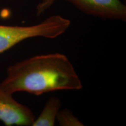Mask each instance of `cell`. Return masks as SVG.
<instances>
[{
  "instance_id": "1",
  "label": "cell",
  "mask_w": 126,
  "mask_h": 126,
  "mask_svg": "<svg viewBox=\"0 0 126 126\" xmlns=\"http://www.w3.org/2000/svg\"><path fill=\"white\" fill-rule=\"evenodd\" d=\"M0 87L9 94L41 95L57 91H78L82 83L65 55L50 53L25 59L9 66Z\"/></svg>"
},
{
  "instance_id": "2",
  "label": "cell",
  "mask_w": 126,
  "mask_h": 126,
  "mask_svg": "<svg viewBox=\"0 0 126 126\" xmlns=\"http://www.w3.org/2000/svg\"><path fill=\"white\" fill-rule=\"evenodd\" d=\"M70 25V20L59 15L51 16L38 24L32 26L0 25V54L29 38H56L64 33Z\"/></svg>"
},
{
  "instance_id": "3",
  "label": "cell",
  "mask_w": 126,
  "mask_h": 126,
  "mask_svg": "<svg viewBox=\"0 0 126 126\" xmlns=\"http://www.w3.org/2000/svg\"><path fill=\"white\" fill-rule=\"evenodd\" d=\"M36 117L31 109L0 87V121L5 126H32Z\"/></svg>"
},
{
  "instance_id": "4",
  "label": "cell",
  "mask_w": 126,
  "mask_h": 126,
  "mask_svg": "<svg viewBox=\"0 0 126 126\" xmlns=\"http://www.w3.org/2000/svg\"><path fill=\"white\" fill-rule=\"evenodd\" d=\"M87 15L113 20H126V6L120 0H65Z\"/></svg>"
},
{
  "instance_id": "5",
  "label": "cell",
  "mask_w": 126,
  "mask_h": 126,
  "mask_svg": "<svg viewBox=\"0 0 126 126\" xmlns=\"http://www.w3.org/2000/svg\"><path fill=\"white\" fill-rule=\"evenodd\" d=\"M61 103L57 97H51L47 100L42 112L34 120L32 126H53L61 109Z\"/></svg>"
},
{
  "instance_id": "6",
  "label": "cell",
  "mask_w": 126,
  "mask_h": 126,
  "mask_svg": "<svg viewBox=\"0 0 126 126\" xmlns=\"http://www.w3.org/2000/svg\"><path fill=\"white\" fill-rule=\"evenodd\" d=\"M56 120L61 126H84V124L73 114L72 111L68 109L60 110Z\"/></svg>"
},
{
  "instance_id": "7",
  "label": "cell",
  "mask_w": 126,
  "mask_h": 126,
  "mask_svg": "<svg viewBox=\"0 0 126 126\" xmlns=\"http://www.w3.org/2000/svg\"><path fill=\"white\" fill-rule=\"evenodd\" d=\"M56 0H42L36 7V16H39L53 5Z\"/></svg>"
}]
</instances>
